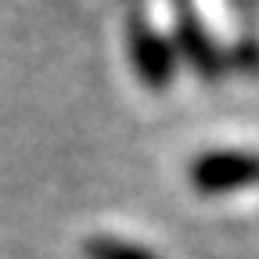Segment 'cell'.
Here are the masks:
<instances>
[{
    "instance_id": "6da1fadb",
    "label": "cell",
    "mask_w": 259,
    "mask_h": 259,
    "mask_svg": "<svg viewBox=\"0 0 259 259\" xmlns=\"http://www.w3.org/2000/svg\"><path fill=\"white\" fill-rule=\"evenodd\" d=\"M126 54H130V65H134L137 79L148 90H169L173 87L177 61H180L173 51V40L162 36L148 22V15L137 8L126 15Z\"/></svg>"
},
{
    "instance_id": "7a4b0ae2",
    "label": "cell",
    "mask_w": 259,
    "mask_h": 259,
    "mask_svg": "<svg viewBox=\"0 0 259 259\" xmlns=\"http://www.w3.org/2000/svg\"><path fill=\"white\" fill-rule=\"evenodd\" d=\"M173 8V51L184 58L202 79H220L227 72V54L220 40L212 36V29L198 15L194 0H169Z\"/></svg>"
},
{
    "instance_id": "3957f363",
    "label": "cell",
    "mask_w": 259,
    "mask_h": 259,
    "mask_svg": "<svg viewBox=\"0 0 259 259\" xmlns=\"http://www.w3.org/2000/svg\"><path fill=\"white\" fill-rule=\"evenodd\" d=\"M187 180L202 194H231L252 187L259 184V151H241V148L202 151L198 158H191Z\"/></svg>"
},
{
    "instance_id": "277c9868",
    "label": "cell",
    "mask_w": 259,
    "mask_h": 259,
    "mask_svg": "<svg viewBox=\"0 0 259 259\" xmlns=\"http://www.w3.org/2000/svg\"><path fill=\"white\" fill-rule=\"evenodd\" d=\"M83 255L87 259H158L155 248L137 245V241H126L115 234H94L83 241Z\"/></svg>"
},
{
    "instance_id": "5b68a950",
    "label": "cell",
    "mask_w": 259,
    "mask_h": 259,
    "mask_svg": "<svg viewBox=\"0 0 259 259\" xmlns=\"http://www.w3.org/2000/svg\"><path fill=\"white\" fill-rule=\"evenodd\" d=\"M130 4H141V0H130Z\"/></svg>"
}]
</instances>
